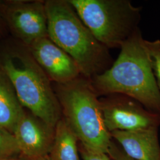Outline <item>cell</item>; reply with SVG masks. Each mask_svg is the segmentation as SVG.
I'll return each mask as SVG.
<instances>
[{"label": "cell", "instance_id": "obj_5", "mask_svg": "<svg viewBox=\"0 0 160 160\" xmlns=\"http://www.w3.org/2000/svg\"><path fill=\"white\" fill-rule=\"evenodd\" d=\"M81 21L103 45L119 48L138 29L141 7L129 0H68Z\"/></svg>", "mask_w": 160, "mask_h": 160}, {"label": "cell", "instance_id": "obj_3", "mask_svg": "<svg viewBox=\"0 0 160 160\" xmlns=\"http://www.w3.org/2000/svg\"><path fill=\"white\" fill-rule=\"evenodd\" d=\"M0 68L11 81L24 108L55 128L62 110L51 80L27 46L9 45L0 50Z\"/></svg>", "mask_w": 160, "mask_h": 160}, {"label": "cell", "instance_id": "obj_4", "mask_svg": "<svg viewBox=\"0 0 160 160\" xmlns=\"http://www.w3.org/2000/svg\"><path fill=\"white\" fill-rule=\"evenodd\" d=\"M63 118L81 145L96 152L109 155L113 142L106 128L98 97L90 81L81 75L63 84L53 83Z\"/></svg>", "mask_w": 160, "mask_h": 160}, {"label": "cell", "instance_id": "obj_2", "mask_svg": "<svg viewBox=\"0 0 160 160\" xmlns=\"http://www.w3.org/2000/svg\"><path fill=\"white\" fill-rule=\"evenodd\" d=\"M48 38L77 63L88 80L101 74L113 63L109 49L102 44L81 21L68 0H48Z\"/></svg>", "mask_w": 160, "mask_h": 160}, {"label": "cell", "instance_id": "obj_18", "mask_svg": "<svg viewBox=\"0 0 160 160\" xmlns=\"http://www.w3.org/2000/svg\"><path fill=\"white\" fill-rule=\"evenodd\" d=\"M50 160V158H49V156L48 157H46V158H44V159H43V160Z\"/></svg>", "mask_w": 160, "mask_h": 160}, {"label": "cell", "instance_id": "obj_13", "mask_svg": "<svg viewBox=\"0 0 160 160\" xmlns=\"http://www.w3.org/2000/svg\"><path fill=\"white\" fill-rule=\"evenodd\" d=\"M17 155H20V151L13 134L0 127V160Z\"/></svg>", "mask_w": 160, "mask_h": 160}, {"label": "cell", "instance_id": "obj_8", "mask_svg": "<svg viewBox=\"0 0 160 160\" xmlns=\"http://www.w3.org/2000/svg\"><path fill=\"white\" fill-rule=\"evenodd\" d=\"M55 128L29 112H25L13 132L24 160H42L48 157L51 149Z\"/></svg>", "mask_w": 160, "mask_h": 160}, {"label": "cell", "instance_id": "obj_15", "mask_svg": "<svg viewBox=\"0 0 160 160\" xmlns=\"http://www.w3.org/2000/svg\"><path fill=\"white\" fill-rule=\"evenodd\" d=\"M80 154L83 160H110L109 155L92 151L81 147Z\"/></svg>", "mask_w": 160, "mask_h": 160}, {"label": "cell", "instance_id": "obj_16", "mask_svg": "<svg viewBox=\"0 0 160 160\" xmlns=\"http://www.w3.org/2000/svg\"><path fill=\"white\" fill-rule=\"evenodd\" d=\"M110 155L112 156L114 160H132L131 158L128 157L126 155L121 154L120 153H119L118 152H116L114 149V147L113 146V143L112 145V148L110 152Z\"/></svg>", "mask_w": 160, "mask_h": 160}, {"label": "cell", "instance_id": "obj_9", "mask_svg": "<svg viewBox=\"0 0 160 160\" xmlns=\"http://www.w3.org/2000/svg\"><path fill=\"white\" fill-rule=\"evenodd\" d=\"M28 48L51 82L63 84L82 75L74 60L48 37L37 40Z\"/></svg>", "mask_w": 160, "mask_h": 160}, {"label": "cell", "instance_id": "obj_17", "mask_svg": "<svg viewBox=\"0 0 160 160\" xmlns=\"http://www.w3.org/2000/svg\"><path fill=\"white\" fill-rule=\"evenodd\" d=\"M24 160L23 158H17V157H14V158H7V159H4V160Z\"/></svg>", "mask_w": 160, "mask_h": 160}, {"label": "cell", "instance_id": "obj_6", "mask_svg": "<svg viewBox=\"0 0 160 160\" xmlns=\"http://www.w3.org/2000/svg\"><path fill=\"white\" fill-rule=\"evenodd\" d=\"M106 128L115 131H134L158 128L160 114L144 108L132 97L112 94L99 98Z\"/></svg>", "mask_w": 160, "mask_h": 160}, {"label": "cell", "instance_id": "obj_11", "mask_svg": "<svg viewBox=\"0 0 160 160\" xmlns=\"http://www.w3.org/2000/svg\"><path fill=\"white\" fill-rule=\"evenodd\" d=\"M25 112L11 81L0 68V127L13 134Z\"/></svg>", "mask_w": 160, "mask_h": 160}, {"label": "cell", "instance_id": "obj_10", "mask_svg": "<svg viewBox=\"0 0 160 160\" xmlns=\"http://www.w3.org/2000/svg\"><path fill=\"white\" fill-rule=\"evenodd\" d=\"M111 137L132 160H160L158 128L134 131H115Z\"/></svg>", "mask_w": 160, "mask_h": 160}, {"label": "cell", "instance_id": "obj_14", "mask_svg": "<svg viewBox=\"0 0 160 160\" xmlns=\"http://www.w3.org/2000/svg\"><path fill=\"white\" fill-rule=\"evenodd\" d=\"M145 44L148 51L151 68L160 90V40H145Z\"/></svg>", "mask_w": 160, "mask_h": 160}, {"label": "cell", "instance_id": "obj_12", "mask_svg": "<svg viewBox=\"0 0 160 160\" xmlns=\"http://www.w3.org/2000/svg\"><path fill=\"white\" fill-rule=\"evenodd\" d=\"M78 142L74 132L62 116L55 128L49 158L51 160H81Z\"/></svg>", "mask_w": 160, "mask_h": 160}, {"label": "cell", "instance_id": "obj_1", "mask_svg": "<svg viewBox=\"0 0 160 160\" xmlns=\"http://www.w3.org/2000/svg\"><path fill=\"white\" fill-rule=\"evenodd\" d=\"M120 49L110 68L90 80L96 94L98 97L112 94H124L149 111L160 114V90L140 29Z\"/></svg>", "mask_w": 160, "mask_h": 160}, {"label": "cell", "instance_id": "obj_7", "mask_svg": "<svg viewBox=\"0 0 160 160\" xmlns=\"http://www.w3.org/2000/svg\"><path fill=\"white\" fill-rule=\"evenodd\" d=\"M0 13L24 45L48 37L46 8L43 1H8L0 3Z\"/></svg>", "mask_w": 160, "mask_h": 160}]
</instances>
